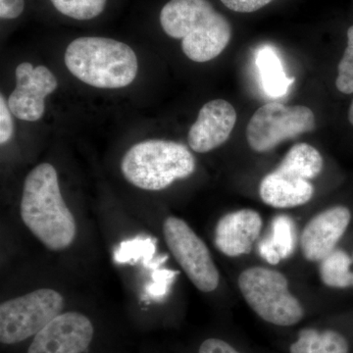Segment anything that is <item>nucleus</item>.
I'll return each mask as SVG.
<instances>
[{"instance_id": "nucleus-9", "label": "nucleus", "mask_w": 353, "mask_h": 353, "mask_svg": "<svg viewBox=\"0 0 353 353\" xmlns=\"http://www.w3.org/2000/svg\"><path fill=\"white\" fill-rule=\"evenodd\" d=\"M163 234L174 259L197 290L211 292L219 285L220 274L208 245L180 218L164 221Z\"/></svg>"}, {"instance_id": "nucleus-13", "label": "nucleus", "mask_w": 353, "mask_h": 353, "mask_svg": "<svg viewBox=\"0 0 353 353\" xmlns=\"http://www.w3.org/2000/svg\"><path fill=\"white\" fill-rule=\"evenodd\" d=\"M236 122V109L224 99L208 101L190 127L188 141L197 153H206L226 143Z\"/></svg>"}, {"instance_id": "nucleus-6", "label": "nucleus", "mask_w": 353, "mask_h": 353, "mask_svg": "<svg viewBox=\"0 0 353 353\" xmlns=\"http://www.w3.org/2000/svg\"><path fill=\"white\" fill-rule=\"evenodd\" d=\"M239 288L246 303L264 321L290 327L301 321L304 309L290 294L289 281L280 272L252 267L241 272Z\"/></svg>"}, {"instance_id": "nucleus-3", "label": "nucleus", "mask_w": 353, "mask_h": 353, "mask_svg": "<svg viewBox=\"0 0 353 353\" xmlns=\"http://www.w3.org/2000/svg\"><path fill=\"white\" fill-rule=\"evenodd\" d=\"M65 65L79 80L99 88H122L138 75L139 63L131 46L115 39L83 37L65 51Z\"/></svg>"}, {"instance_id": "nucleus-7", "label": "nucleus", "mask_w": 353, "mask_h": 353, "mask_svg": "<svg viewBox=\"0 0 353 353\" xmlns=\"http://www.w3.org/2000/svg\"><path fill=\"white\" fill-rule=\"evenodd\" d=\"M64 299L51 289H39L0 305V341L15 345L36 336L61 314Z\"/></svg>"}, {"instance_id": "nucleus-12", "label": "nucleus", "mask_w": 353, "mask_h": 353, "mask_svg": "<svg viewBox=\"0 0 353 353\" xmlns=\"http://www.w3.org/2000/svg\"><path fill=\"white\" fill-rule=\"evenodd\" d=\"M352 220L345 206H334L314 216L304 227L301 238V250L306 260L321 262L334 250Z\"/></svg>"}, {"instance_id": "nucleus-16", "label": "nucleus", "mask_w": 353, "mask_h": 353, "mask_svg": "<svg viewBox=\"0 0 353 353\" xmlns=\"http://www.w3.org/2000/svg\"><path fill=\"white\" fill-rule=\"evenodd\" d=\"M296 228L289 216L279 215L272 222L270 238L259 245V253L269 264L277 265L292 254L296 245Z\"/></svg>"}, {"instance_id": "nucleus-20", "label": "nucleus", "mask_w": 353, "mask_h": 353, "mask_svg": "<svg viewBox=\"0 0 353 353\" xmlns=\"http://www.w3.org/2000/svg\"><path fill=\"white\" fill-rule=\"evenodd\" d=\"M336 87L341 94H353V26L347 30V46L339 63Z\"/></svg>"}, {"instance_id": "nucleus-8", "label": "nucleus", "mask_w": 353, "mask_h": 353, "mask_svg": "<svg viewBox=\"0 0 353 353\" xmlns=\"http://www.w3.org/2000/svg\"><path fill=\"white\" fill-rule=\"evenodd\" d=\"M315 127L314 113L310 108L269 102L250 118L246 139L254 152H267L283 141L312 132Z\"/></svg>"}, {"instance_id": "nucleus-5", "label": "nucleus", "mask_w": 353, "mask_h": 353, "mask_svg": "<svg viewBox=\"0 0 353 353\" xmlns=\"http://www.w3.org/2000/svg\"><path fill=\"white\" fill-rule=\"evenodd\" d=\"M323 157L314 146L297 143L288 152L278 168L264 176L259 187L262 201L274 208L303 205L312 199L311 183L322 172Z\"/></svg>"}, {"instance_id": "nucleus-2", "label": "nucleus", "mask_w": 353, "mask_h": 353, "mask_svg": "<svg viewBox=\"0 0 353 353\" xmlns=\"http://www.w3.org/2000/svg\"><path fill=\"white\" fill-rule=\"evenodd\" d=\"M160 24L169 37L182 39L185 57L199 63L219 57L232 38L229 21L208 0H170Z\"/></svg>"}, {"instance_id": "nucleus-14", "label": "nucleus", "mask_w": 353, "mask_h": 353, "mask_svg": "<svg viewBox=\"0 0 353 353\" xmlns=\"http://www.w3.org/2000/svg\"><path fill=\"white\" fill-rule=\"evenodd\" d=\"M262 229V218L257 211L241 209L223 216L214 232V243L220 252L238 257L252 252L253 243Z\"/></svg>"}, {"instance_id": "nucleus-1", "label": "nucleus", "mask_w": 353, "mask_h": 353, "mask_svg": "<svg viewBox=\"0 0 353 353\" xmlns=\"http://www.w3.org/2000/svg\"><path fill=\"white\" fill-rule=\"evenodd\" d=\"M20 214L26 227L48 250H66L75 241V217L65 203L57 171L41 163L26 178Z\"/></svg>"}, {"instance_id": "nucleus-11", "label": "nucleus", "mask_w": 353, "mask_h": 353, "mask_svg": "<svg viewBox=\"0 0 353 353\" xmlns=\"http://www.w3.org/2000/svg\"><path fill=\"white\" fill-rule=\"evenodd\" d=\"M94 334L87 316L61 313L34 336L27 353H83L92 343Z\"/></svg>"}, {"instance_id": "nucleus-25", "label": "nucleus", "mask_w": 353, "mask_h": 353, "mask_svg": "<svg viewBox=\"0 0 353 353\" xmlns=\"http://www.w3.org/2000/svg\"><path fill=\"white\" fill-rule=\"evenodd\" d=\"M348 121L353 126V101L350 104V109H348Z\"/></svg>"}, {"instance_id": "nucleus-15", "label": "nucleus", "mask_w": 353, "mask_h": 353, "mask_svg": "<svg viewBox=\"0 0 353 353\" xmlns=\"http://www.w3.org/2000/svg\"><path fill=\"white\" fill-rule=\"evenodd\" d=\"M255 63L265 94L278 99L289 92L294 78L285 74L282 61L274 48L268 46L259 48L255 55Z\"/></svg>"}, {"instance_id": "nucleus-10", "label": "nucleus", "mask_w": 353, "mask_h": 353, "mask_svg": "<svg viewBox=\"0 0 353 353\" xmlns=\"http://www.w3.org/2000/svg\"><path fill=\"white\" fill-rule=\"evenodd\" d=\"M16 88L8 99L11 113L18 119L36 122L46 111V97L58 87L57 77L48 67L34 68L29 62L18 65L15 71Z\"/></svg>"}, {"instance_id": "nucleus-19", "label": "nucleus", "mask_w": 353, "mask_h": 353, "mask_svg": "<svg viewBox=\"0 0 353 353\" xmlns=\"http://www.w3.org/2000/svg\"><path fill=\"white\" fill-rule=\"evenodd\" d=\"M60 13L72 19L88 21L101 15L108 0H50Z\"/></svg>"}, {"instance_id": "nucleus-23", "label": "nucleus", "mask_w": 353, "mask_h": 353, "mask_svg": "<svg viewBox=\"0 0 353 353\" xmlns=\"http://www.w3.org/2000/svg\"><path fill=\"white\" fill-rule=\"evenodd\" d=\"M25 8V0H0V17L13 20L19 17Z\"/></svg>"}, {"instance_id": "nucleus-4", "label": "nucleus", "mask_w": 353, "mask_h": 353, "mask_svg": "<svg viewBox=\"0 0 353 353\" xmlns=\"http://www.w3.org/2000/svg\"><path fill=\"white\" fill-rule=\"evenodd\" d=\"M194 170L196 159L187 146L162 139L137 143L121 162V171L128 182L145 190H165Z\"/></svg>"}, {"instance_id": "nucleus-18", "label": "nucleus", "mask_w": 353, "mask_h": 353, "mask_svg": "<svg viewBox=\"0 0 353 353\" xmlns=\"http://www.w3.org/2000/svg\"><path fill=\"white\" fill-rule=\"evenodd\" d=\"M324 285L336 289L353 287V254L350 257L341 250H334L323 259L319 268Z\"/></svg>"}, {"instance_id": "nucleus-17", "label": "nucleus", "mask_w": 353, "mask_h": 353, "mask_svg": "<svg viewBox=\"0 0 353 353\" xmlns=\"http://www.w3.org/2000/svg\"><path fill=\"white\" fill-rule=\"evenodd\" d=\"M350 345L339 332L303 329L290 347V353H348Z\"/></svg>"}, {"instance_id": "nucleus-22", "label": "nucleus", "mask_w": 353, "mask_h": 353, "mask_svg": "<svg viewBox=\"0 0 353 353\" xmlns=\"http://www.w3.org/2000/svg\"><path fill=\"white\" fill-rule=\"evenodd\" d=\"M230 10L240 13H252L266 6L273 0H221Z\"/></svg>"}, {"instance_id": "nucleus-21", "label": "nucleus", "mask_w": 353, "mask_h": 353, "mask_svg": "<svg viewBox=\"0 0 353 353\" xmlns=\"http://www.w3.org/2000/svg\"><path fill=\"white\" fill-rule=\"evenodd\" d=\"M8 102L3 94L0 97V143L6 145L13 137L14 125Z\"/></svg>"}, {"instance_id": "nucleus-24", "label": "nucleus", "mask_w": 353, "mask_h": 353, "mask_svg": "<svg viewBox=\"0 0 353 353\" xmlns=\"http://www.w3.org/2000/svg\"><path fill=\"white\" fill-rule=\"evenodd\" d=\"M199 353H241L228 343L227 341L220 339H208L201 343Z\"/></svg>"}]
</instances>
